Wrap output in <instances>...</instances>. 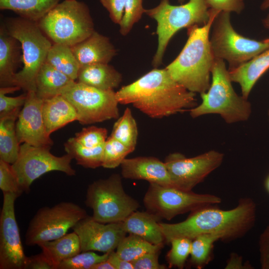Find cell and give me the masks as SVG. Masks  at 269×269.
<instances>
[{
	"label": "cell",
	"mask_w": 269,
	"mask_h": 269,
	"mask_svg": "<svg viewBox=\"0 0 269 269\" xmlns=\"http://www.w3.org/2000/svg\"><path fill=\"white\" fill-rule=\"evenodd\" d=\"M119 104H132L153 119L190 110L198 105L196 94L176 82L165 69L155 68L116 92Z\"/></svg>",
	"instance_id": "1"
},
{
	"label": "cell",
	"mask_w": 269,
	"mask_h": 269,
	"mask_svg": "<svg viewBox=\"0 0 269 269\" xmlns=\"http://www.w3.org/2000/svg\"><path fill=\"white\" fill-rule=\"evenodd\" d=\"M256 214L254 201L245 197L240 199L237 205L230 210L210 205L190 212L182 222H159V225L166 243L175 238L192 240L198 235L210 233L219 234L222 241L230 242L243 237L253 228Z\"/></svg>",
	"instance_id": "2"
},
{
	"label": "cell",
	"mask_w": 269,
	"mask_h": 269,
	"mask_svg": "<svg viewBox=\"0 0 269 269\" xmlns=\"http://www.w3.org/2000/svg\"><path fill=\"white\" fill-rule=\"evenodd\" d=\"M219 12L211 9L210 17L206 24L187 28L188 37L184 47L165 68L176 82L195 94L204 93L210 86L211 70L215 58L210 42V33Z\"/></svg>",
	"instance_id": "3"
},
{
	"label": "cell",
	"mask_w": 269,
	"mask_h": 269,
	"mask_svg": "<svg viewBox=\"0 0 269 269\" xmlns=\"http://www.w3.org/2000/svg\"><path fill=\"white\" fill-rule=\"evenodd\" d=\"M211 76L209 89L200 94L201 103L189 110L190 116L218 114L230 124L247 121L252 113L251 104L234 90L224 60L215 59Z\"/></svg>",
	"instance_id": "4"
},
{
	"label": "cell",
	"mask_w": 269,
	"mask_h": 269,
	"mask_svg": "<svg viewBox=\"0 0 269 269\" xmlns=\"http://www.w3.org/2000/svg\"><path fill=\"white\" fill-rule=\"evenodd\" d=\"M145 14L157 23V47L152 64L158 67L172 36L183 28L194 25H203L210 17L211 9L206 0H189L179 5H172L169 0H160L156 6L145 9Z\"/></svg>",
	"instance_id": "5"
},
{
	"label": "cell",
	"mask_w": 269,
	"mask_h": 269,
	"mask_svg": "<svg viewBox=\"0 0 269 269\" xmlns=\"http://www.w3.org/2000/svg\"><path fill=\"white\" fill-rule=\"evenodd\" d=\"M5 27L8 32L20 43L22 49V69L16 72L14 83L26 92L35 91L37 74L46 62L52 46L38 23L21 17L6 20Z\"/></svg>",
	"instance_id": "6"
},
{
	"label": "cell",
	"mask_w": 269,
	"mask_h": 269,
	"mask_svg": "<svg viewBox=\"0 0 269 269\" xmlns=\"http://www.w3.org/2000/svg\"><path fill=\"white\" fill-rule=\"evenodd\" d=\"M37 23L54 43L70 47L84 40L95 31L88 5L77 0L60 2Z\"/></svg>",
	"instance_id": "7"
},
{
	"label": "cell",
	"mask_w": 269,
	"mask_h": 269,
	"mask_svg": "<svg viewBox=\"0 0 269 269\" xmlns=\"http://www.w3.org/2000/svg\"><path fill=\"white\" fill-rule=\"evenodd\" d=\"M122 177L113 174L89 185L85 203L92 210L95 220L103 223L123 222L139 208L138 201L125 192Z\"/></svg>",
	"instance_id": "8"
},
{
	"label": "cell",
	"mask_w": 269,
	"mask_h": 269,
	"mask_svg": "<svg viewBox=\"0 0 269 269\" xmlns=\"http://www.w3.org/2000/svg\"><path fill=\"white\" fill-rule=\"evenodd\" d=\"M211 30L210 42L214 56L227 61L229 70L240 66L269 48V38L257 40L238 33L233 27L228 12L218 13Z\"/></svg>",
	"instance_id": "9"
},
{
	"label": "cell",
	"mask_w": 269,
	"mask_h": 269,
	"mask_svg": "<svg viewBox=\"0 0 269 269\" xmlns=\"http://www.w3.org/2000/svg\"><path fill=\"white\" fill-rule=\"evenodd\" d=\"M221 201L215 195L196 193L152 183L143 198L146 211L168 221L177 215L220 203Z\"/></svg>",
	"instance_id": "10"
},
{
	"label": "cell",
	"mask_w": 269,
	"mask_h": 269,
	"mask_svg": "<svg viewBox=\"0 0 269 269\" xmlns=\"http://www.w3.org/2000/svg\"><path fill=\"white\" fill-rule=\"evenodd\" d=\"M87 216L84 209L72 202L41 207L29 223L25 243L31 246L58 239Z\"/></svg>",
	"instance_id": "11"
},
{
	"label": "cell",
	"mask_w": 269,
	"mask_h": 269,
	"mask_svg": "<svg viewBox=\"0 0 269 269\" xmlns=\"http://www.w3.org/2000/svg\"><path fill=\"white\" fill-rule=\"evenodd\" d=\"M60 95L74 107L77 121L82 125L119 117V103L114 90H102L74 81L64 89Z\"/></svg>",
	"instance_id": "12"
},
{
	"label": "cell",
	"mask_w": 269,
	"mask_h": 269,
	"mask_svg": "<svg viewBox=\"0 0 269 269\" xmlns=\"http://www.w3.org/2000/svg\"><path fill=\"white\" fill-rule=\"evenodd\" d=\"M50 149L26 143L20 146L18 157L11 166L25 192H29L32 182L47 172L59 171L69 176L75 175L71 165L72 157L68 154L54 155Z\"/></svg>",
	"instance_id": "13"
},
{
	"label": "cell",
	"mask_w": 269,
	"mask_h": 269,
	"mask_svg": "<svg viewBox=\"0 0 269 269\" xmlns=\"http://www.w3.org/2000/svg\"><path fill=\"white\" fill-rule=\"evenodd\" d=\"M224 154L211 150L193 157L179 152L168 154L164 160L174 187L192 191L212 171L222 163Z\"/></svg>",
	"instance_id": "14"
},
{
	"label": "cell",
	"mask_w": 269,
	"mask_h": 269,
	"mask_svg": "<svg viewBox=\"0 0 269 269\" xmlns=\"http://www.w3.org/2000/svg\"><path fill=\"white\" fill-rule=\"evenodd\" d=\"M17 196L3 193L0 216V269H25V255L16 220L14 203Z\"/></svg>",
	"instance_id": "15"
},
{
	"label": "cell",
	"mask_w": 269,
	"mask_h": 269,
	"mask_svg": "<svg viewBox=\"0 0 269 269\" xmlns=\"http://www.w3.org/2000/svg\"><path fill=\"white\" fill-rule=\"evenodd\" d=\"M79 237L81 252L109 253L116 250L126 236L122 222L103 223L87 216L72 228Z\"/></svg>",
	"instance_id": "16"
},
{
	"label": "cell",
	"mask_w": 269,
	"mask_h": 269,
	"mask_svg": "<svg viewBox=\"0 0 269 269\" xmlns=\"http://www.w3.org/2000/svg\"><path fill=\"white\" fill-rule=\"evenodd\" d=\"M26 99L16 123V132L19 143L35 146L50 147L53 144L47 134L42 115L43 100L35 91L26 92Z\"/></svg>",
	"instance_id": "17"
},
{
	"label": "cell",
	"mask_w": 269,
	"mask_h": 269,
	"mask_svg": "<svg viewBox=\"0 0 269 269\" xmlns=\"http://www.w3.org/2000/svg\"><path fill=\"white\" fill-rule=\"evenodd\" d=\"M126 179L144 180L149 183L174 186L164 162L153 156L125 158L121 164Z\"/></svg>",
	"instance_id": "18"
},
{
	"label": "cell",
	"mask_w": 269,
	"mask_h": 269,
	"mask_svg": "<svg viewBox=\"0 0 269 269\" xmlns=\"http://www.w3.org/2000/svg\"><path fill=\"white\" fill-rule=\"evenodd\" d=\"M71 48L80 67L96 63L108 64L116 54V49L109 38L96 31Z\"/></svg>",
	"instance_id": "19"
},
{
	"label": "cell",
	"mask_w": 269,
	"mask_h": 269,
	"mask_svg": "<svg viewBox=\"0 0 269 269\" xmlns=\"http://www.w3.org/2000/svg\"><path fill=\"white\" fill-rule=\"evenodd\" d=\"M160 218L147 211H135L122 222L127 233L138 236L155 245L164 244V236L159 225Z\"/></svg>",
	"instance_id": "20"
},
{
	"label": "cell",
	"mask_w": 269,
	"mask_h": 269,
	"mask_svg": "<svg viewBox=\"0 0 269 269\" xmlns=\"http://www.w3.org/2000/svg\"><path fill=\"white\" fill-rule=\"evenodd\" d=\"M42 112L45 129L49 135L67 124L78 120L74 107L61 95L43 100Z\"/></svg>",
	"instance_id": "21"
},
{
	"label": "cell",
	"mask_w": 269,
	"mask_h": 269,
	"mask_svg": "<svg viewBox=\"0 0 269 269\" xmlns=\"http://www.w3.org/2000/svg\"><path fill=\"white\" fill-rule=\"evenodd\" d=\"M269 69V48L240 66L229 70L232 82L238 83L242 96L248 99L258 80Z\"/></svg>",
	"instance_id": "22"
},
{
	"label": "cell",
	"mask_w": 269,
	"mask_h": 269,
	"mask_svg": "<svg viewBox=\"0 0 269 269\" xmlns=\"http://www.w3.org/2000/svg\"><path fill=\"white\" fill-rule=\"evenodd\" d=\"M18 41L7 31L4 26L0 29V87L16 86L14 83L16 68L20 57Z\"/></svg>",
	"instance_id": "23"
},
{
	"label": "cell",
	"mask_w": 269,
	"mask_h": 269,
	"mask_svg": "<svg viewBox=\"0 0 269 269\" xmlns=\"http://www.w3.org/2000/svg\"><path fill=\"white\" fill-rule=\"evenodd\" d=\"M122 75L106 63H96L81 67L77 82L104 90H114L122 81Z\"/></svg>",
	"instance_id": "24"
},
{
	"label": "cell",
	"mask_w": 269,
	"mask_h": 269,
	"mask_svg": "<svg viewBox=\"0 0 269 269\" xmlns=\"http://www.w3.org/2000/svg\"><path fill=\"white\" fill-rule=\"evenodd\" d=\"M38 246L54 269H57L63 261L81 252L79 237L74 231L58 239L40 243Z\"/></svg>",
	"instance_id": "25"
},
{
	"label": "cell",
	"mask_w": 269,
	"mask_h": 269,
	"mask_svg": "<svg viewBox=\"0 0 269 269\" xmlns=\"http://www.w3.org/2000/svg\"><path fill=\"white\" fill-rule=\"evenodd\" d=\"M73 81L45 62L36 76L35 92L39 98L45 100L60 95Z\"/></svg>",
	"instance_id": "26"
},
{
	"label": "cell",
	"mask_w": 269,
	"mask_h": 269,
	"mask_svg": "<svg viewBox=\"0 0 269 269\" xmlns=\"http://www.w3.org/2000/svg\"><path fill=\"white\" fill-rule=\"evenodd\" d=\"M20 110L0 117V159L10 164L16 160L20 149L15 120Z\"/></svg>",
	"instance_id": "27"
},
{
	"label": "cell",
	"mask_w": 269,
	"mask_h": 269,
	"mask_svg": "<svg viewBox=\"0 0 269 269\" xmlns=\"http://www.w3.org/2000/svg\"><path fill=\"white\" fill-rule=\"evenodd\" d=\"M61 0H0L1 10H10L25 19L37 22Z\"/></svg>",
	"instance_id": "28"
},
{
	"label": "cell",
	"mask_w": 269,
	"mask_h": 269,
	"mask_svg": "<svg viewBox=\"0 0 269 269\" xmlns=\"http://www.w3.org/2000/svg\"><path fill=\"white\" fill-rule=\"evenodd\" d=\"M46 62L72 80H77L80 66L71 47L54 43L48 52Z\"/></svg>",
	"instance_id": "29"
},
{
	"label": "cell",
	"mask_w": 269,
	"mask_h": 269,
	"mask_svg": "<svg viewBox=\"0 0 269 269\" xmlns=\"http://www.w3.org/2000/svg\"><path fill=\"white\" fill-rule=\"evenodd\" d=\"M222 240L219 234H204L192 240L190 252V264L194 268L202 269L207 266L213 259L214 243Z\"/></svg>",
	"instance_id": "30"
},
{
	"label": "cell",
	"mask_w": 269,
	"mask_h": 269,
	"mask_svg": "<svg viewBox=\"0 0 269 269\" xmlns=\"http://www.w3.org/2000/svg\"><path fill=\"white\" fill-rule=\"evenodd\" d=\"M104 143L95 147H87L73 137L64 143V148L67 154L75 159L77 164L94 169L102 166Z\"/></svg>",
	"instance_id": "31"
},
{
	"label": "cell",
	"mask_w": 269,
	"mask_h": 269,
	"mask_svg": "<svg viewBox=\"0 0 269 269\" xmlns=\"http://www.w3.org/2000/svg\"><path fill=\"white\" fill-rule=\"evenodd\" d=\"M163 247V244H153L138 236L129 234L121 241L115 252L121 258L132 262L146 254L160 251Z\"/></svg>",
	"instance_id": "32"
},
{
	"label": "cell",
	"mask_w": 269,
	"mask_h": 269,
	"mask_svg": "<svg viewBox=\"0 0 269 269\" xmlns=\"http://www.w3.org/2000/svg\"><path fill=\"white\" fill-rule=\"evenodd\" d=\"M111 137L119 140L132 152L135 149L138 136L136 122L131 110L127 108L114 125Z\"/></svg>",
	"instance_id": "33"
},
{
	"label": "cell",
	"mask_w": 269,
	"mask_h": 269,
	"mask_svg": "<svg viewBox=\"0 0 269 269\" xmlns=\"http://www.w3.org/2000/svg\"><path fill=\"white\" fill-rule=\"evenodd\" d=\"M132 151L126 145L110 136L104 144L102 167L115 168L121 165Z\"/></svg>",
	"instance_id": "34"
},
{
	"label": "cell",
	"mask_w": 269,
	"mask_h": 269,
	"mask_svg": "<svg viewBox=\"0 0 269 269\" xmlns=\"http://www.w3.org/2000/svg\"><path fill=\"white\" fill-rule=\"evenodd\" d=\"M192 240L184 237L172 239L169 242L171 247L166 255L168 267L183 269L190 254Z\"/></svg>",
	"instance_id": "35"
},
{
	"label": "cell",
	"mask_w": 269,
	"mask_h": 269,
	"mask_svg": "<svg viewBox=\"0 0 269 269\" xmlns=\"http://www.w3.org/2000/svg\"><path fill=\"white\" fill-rule=\"evenodd\" d=\"M109 253L100 255L94 251L81 252L63 261L57 269H92L95 264L107 260Z\"/></svg>",
	"instance_id": "36"
},
{
	"label": "cell",
	"mask_w": 269,
	"mask_h": 269,
	"mask_svg": "<svg viewBox=\"0 0 269 269\" xmlns=\"http://www.w3.org/2000/svg\"><path fill=\"white\" fill-rule=\"evenodd\" d=\"M143 0H125L124 13L120 23V32L127 35L134 25L141 18L145 9L143 7Z\"/></svg>",
	"instance_id": "37"
},
{
	"label": "cell",
	"mask_w": 269,
	"mask_h": 269,
	"mask_svg": "<svg viewBox=\"0 0 269 269\" xmlns=\"http://www.w3.org/2000/svg\"><path fill=\"white\" fill-rule=\"evenodd\" d=\"M0 189L2 193H13L17 197L24 192L11 164L1 159H0Z\"/></svg>",
	"instance_id": "38"
},
{
	"label": "cell",
	"mask_w": 269,
	"mask_h": 269,
	"mask_svg": "<svg viewBox=\"0 0 269 269\" xmlns=\"http://www.w3.org/2000/svg\"><path fill=\"white\" fill-rule=\"evenodd\" d=\"M108 131L104 128L90 126L83 128L75 134L76 140L87 147H95L103 144L107 139Z\"/></svg>",
	"instance_id": "39"
},
{
	"label": "cell",
	"mask_w": 269,
	"mask_h": 269,
	"mask_svg": "<svg viewBox=\"0 0 269 269\" xmlns=\"http://www.w3.org/2000/svg\"><path fill=\"white\" fill-rule=\"evenodd\" d=\"M18 86L5 87L0 88V117L9 114L16 110H20L23 106L26 99V93L17 97H8L5 95L19 90Z\"/></svg>",
	"instance_id": "40"
},
{
	"label": "cell",
	"mask_w": 269,
	"mask_h": 269,
	"mask_svg": "<svg viewBox=\"0 0 269 269\" xmlns=\"http://www.w3.org/2000/svg\"><path fill=\"white\" fill-rule=\"evenodd\" d=\"M210 8L220 11L240 13L243 10L244 0H206Z\"/></svg>",
	"instance_id": "41"
},
{
	"label": "cell",
	"mask_w": 269,
	"mask_h": 269,
	"mask_svg": "<svg viewBox=\"0 0 269 269\" xmlns=\"http://www.w3.org/2000/svg\"><path fill=\"white\" fill-rule=\"evenodd\" d=\"M160 251L146 254L132 262L134 269H165L158 261Z\"/></svg>",
	"instance_id": "42"
},
{
	"label": "cell",
	"mask_w": 269,
	"mask_h": 269,
	"mask_svg": "<svg viewBox=\"0 0 269 269\" xmlns=\"http://www.w3.org/2000/svg\"><path fill=\"white\" fill-rule=\"evenodd\" d=\"M107 9L111 20L120 24L124 13L125 0H99Z\"/></svg>",
	"instance_id": "43"
},
{
	"label": "cell",
	"mask_w": 269,
	"mask_h": 269,
	"mask_svg": "<svg viewBox=\"0 0 269 269\" xmlns=\"http://www.w3.org/2000/svg\"><path fill=\"white\" fill-rule=\"evenodd\" d=\"M259 247L261 268L269 269V225L260 237Z\"/></svg>",
	"instance_id": "44"
},
{
	"label": "cell",
	"mask_w": 269,
	"mask_h": 269,
	"mask_svg": "<svg viewBox=\"0 0 269 269\" xmlns=\"http://www.w3.org/2000/svg\"><path fill=\"white\" fill-rule=\"evenodd\" d=\"M25 269H54L44 254L41 253L28 257Z\"/></svg>",
	"instance_id": "45"
},
{
	"label": "cell",
	"mask_w": 269,
	"mask_h": 269,
	"mask_svg": "<svg viewBox=\"0 0 269 269\" xmlns=\"http://www.w3.org/2000/svg\"><path fill=\"white\" fill-rule=\"evenodd\" d=\"M253 267L249 263L243 262L242 256L232 252L227 261L226 269H251Z\"/></svg>",
	"instance_id": "46"
},
{
	"label": "cell",
	"mask_w": 269,
	"mask_h": 269,
	"mask_svg": "<svg viewBox=\"0 0 269 269\" xmlns=\"http://www.w3.org/2000/svg\"><path fill=\"white\" fill-rule=\"evenodd\" d=\"M108 260L113 265L115 269H134L132 262L119 257L115 251L109 253Z\"/></svg>",
	"instance_id": "47"
},
{
	"label": "cell",
	"mask_w": 269,
	"mask_h": 269,
	"mask_svg": "<svg viewBox=\"0 0 269 269\" xmlns=\"http://www.w3.org/2000/svg\"><path fill=\"white\" fill-rule=\"evenodd\" d=\"M92 269H115V268L107 259L95 264Z\"/></svg>",
	"instance_id": "48"
},
{
	"label": "cell",
	"mask_w": 269,
	"mask_h": 269,
	"mask_svg": "<svg viewBox=\"0 0 269 269\" xmlns=\"http://www.w3.org/2000/svg\"><path fill=\"white\" fill-rule=\"evenodd\" d=\"M261 8L263 10L269 8V0H264L261 5Z\"/></svg>",
	"instance_id": "49"
},
{
	"label": "cell",
	"mask_w": 269,
	"mask_h": 269,
	"mask_svg": "<svg viewBox=\"0 0 269 269\" xmlns=\"http://www.w3.org/2000/svg\"><path fill=\"white\" fill-rule=\"evenodd\" d=\"M263 23L265 27L269 29V13L263 20Z\"/></svg>",
	"instance_id": "50"
},
{
	"label": "cell",
	"mask_w": 269,
	"mask_h": 269,
	"mask_svg": "<svg viewBox=\"0 0 269 269\" xmlns=\"http://www.w3.org/2000/svg\"><path fill=\"white\" fill-rule=\"evenodd\" d=\"M265 187L268 191V192L269 193V175L267 178L266 181H265Z\"/></svg>",
	"instance_id": "51"
},
{
	"label": "cell",
	"mask_w": 269,
	"mask_h": 269,
	"mask_svg": "<svg viewBox=\"0 0 269 269\" xmlns=\"http://www.w3.org/2000/svg\"><path fill=\"white\" fill-rule=\"evenodd\" d=\"M177 0L180 3H182L183 2L185 1V0Z\"/></svg>",
	"instance_id": "52"
},
{
	"label": "cell",
	"mask_w": 269,
	"mask_h": 269,
	"mask_svg": "<svg viewBox=\"0 0 269 269\" xmlns=\"http://www.w3.org/2000/svg\"><path fill=\"white\" fill-rule=\"evenodd\" d=\"M268 119H269V109L268 110Z\"/></svg>",
	"instance_id": "53"
}]
</instances>
